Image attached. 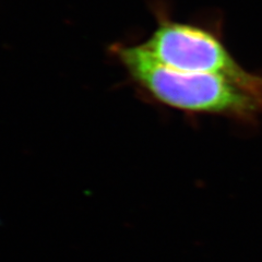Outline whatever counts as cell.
Segmentation results:
<instances>
[{
    "label": "cell",
    "mask_w": 262,
    "mask_h": 262,
    "mask_svg": "<svg viewBox=\"0 0 262 262\" xmlns=\"http://www.w3.org/2000/svg\"><path fill=\"white\" fill-rule=\"evenodd\" d=\"M115 53L130 78L155 101L168 107L251 125L262 115V84L169 68L142 45L120 46Z\"/></svg>",
    "instance_id": "obj_1"
},
{
    "label": "cell",
    "mask_w": 262,
    "mask_h": 262,
    "mask_svg": "<svg viewBox=\"0 0 262 262\" xmlns=\"http://www.w3.org/2000/svg\"><path fill=\"white\" fill-rule=\"evenodd\" d=\"M142 46L169 68L212 73L244 83L262 84V75L243 68L216 30L164 20Z\"/></svg>",
    "instance_id": "obj_2"
}]
</instances>
